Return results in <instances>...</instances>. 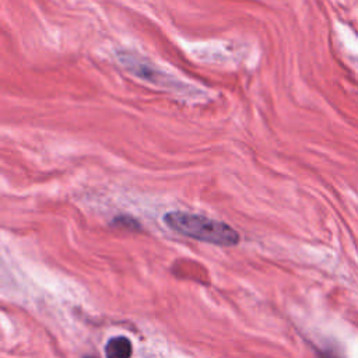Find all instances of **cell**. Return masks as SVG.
Segmentation results:
<instances>
[{
    "instance_id": "obj_2",
    "label": "cell",
    "mask_w": 358,
    "mask_h": 358,
    "mask_svg": "<svg viewBox=\"0 0 358 358\" xmlns=\"http://www.w3.org/2000/svg\"><path fill=\"white\" fill-rule=\"evenodd\" d=\"M117 59H119L120 64L127 71H130L133 76H136L144 81H148L157 87L165 88V90L176 92V94H182V95H189V94L193 95V92L199 94L197 90L192 88L190 85L180 81L175 76L168 74L166 71L155 67L154 64H151L148 60L138 56L137 53H133L129 50H120L117 53Z\"/></svg>"
},
{
    "instance_id": "obj_3",
    "label": "cell",
    "mask_w": 358,
    "mask_h": 358,
    "mask_svg": "<svg viewBox=\"0 0 358 358\" xmlns=\"http://www.w3.org/2000/svg\"><path fill=\"white\" fill-rule=\"evenodd\" d=\"M106 358H130L131 343L127 337L117 336L110 338L105 345Z\"/></svg>"
},
{
    "instance_id": "obj_1",
    "label": "cell",
    "mask_w": 358,
    "mask_h": 358,
    "mask_svg": "<svg viewBox=\"0 0 358 358\" xmlns=\"http://www.w3.org/2000/svg\"><path fill=\"white\" fill-rule=\"evenodd\" d=\"M164 222L172 231L218 246H234L239 242V234L228 224L204 215L171 211L164 215Z\"/></svg>"
},
{
    "instance_id": "obj_4",
    "label": "cell",
    "mask_w": 358,
    "mask_h": 358,
    "mask_svg": "<svg viewBox=\"0 0 358 358\" xmlns=\"http://www.w3.org/2000/svg\"><path fill=\"white\" fill-rule=\"evenodd\" d=\"M85 358H94V357H85Z\"/></svg>"
}]
</instances>
